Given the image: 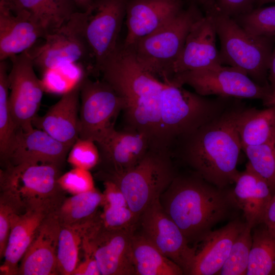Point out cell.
<instances>
[{
    "label": "cell",
    "mask_w": 275,
    "mask_h": 275,
    "mask_svg": "<svg viewBox=\"0 0 275 275\" xmlns=\"http://www.w3.org/2000/svg\"><path fill=\"white\" fill-rule=\"evenodd\" d=\"M115 89L125 101L123 130L145 135L149 149L172 155L178 143L201 122L202 108L194 93L139 65L124 70Z\"/></svg>",
    "instance_id": "1"
},
{
    "label": "cell",
    "mask_w": 275,
    "mask_h": 275,
    "mask_svg": "<svg viewBox=\"0 0 275 275\" xmlns=\"http://www.w3.org/2000/svg\"><path fill=\"white\" fill-rule=\"evenodd\" d=\"M240 99L233 98L220 114L180 141L172 153L176 163L221 188L234 183L240 173L237 123L245 107Z\"/></svg>",
    "instance_id": "2"
},
{
    "label": "cell",
    "mask_w": 275,
    "mask_h": 275,
    "mask_svg": "<svg viewBox=\"0 0 275 275\" xmlns=\"http://www.w3.org/2000/svg\"><path fill=\"white\" fill-rule=\"evenodd\" d=\"M166 214L196 246L217 224L240 217L233 188H221L187 169L178 170L159 197Z\"/></svg>",
    "instance_id": "3"
},
{
    "label": "cell",
    "mask_w": 275,
    "mask_h": 275,
    "mask_svg": "<svg viewBox=\"0 0 275 275\" xmlns=\"http://www.w3.org/2000/svg\"><path fill=\"white\" fill-rule=\"evenodd\" d=\"M213 19L221 43L222 65L238 68L258 85L270 87L268 75L274 37L255 36L223 13L215 1L203 5Z\"/></svg>",
    "instance_id": "4"
},
{
    "label": "cell",
    "mask_w": 275,
    "mask_h": 275,
    "mask_svg": "<svg viewBox=\"0 0 275 275\" xmlns=\"http://www.w3.org/2000/svg\"><path fill=\"white\" fill-rule=\"evenodd\" d=\"M178 171L169 154L149 149L133 168L121 174L98 172L101 180L116 183L129 207L139 218L144 210L168 187Z\"/></svg>",
    "instance_id": "5"
},
{
    "label": "cell",
    "mask_w": 275,
    "mask_h": 275,
    "mask_svg": "<svg viewBox=\"0 0 275 275\" xmlns=\"http://www.w3.org/2000/svg\"><path fill=\"white\" fill-rule=\"evenodd\" d=\"M201 16L194 6L183 9L165 25L126 49L146 70L162 80L170 79L190 28Z\"/></svg>",
    "instance_id": "6"
},
{
    "label": "cell",
    "mask_w": 275,
    "mask_h": 275,
    "mask_svg": "<svg viewBox=\"0 0 275 275\" xmlns=\"http://www.w3.org/2000/svg\"><path fill=\"white\" fill-rule=\"evenodd\" d=\"M60 166L47 163H24L2 167L1 189L15 194L25 208L45 207L55 211L66 197L58 180Z\"/></svg>",
    "instance_id": "7"
},
{
    "label": "cell",
    "mask_w": 275,
    "mask_h": 275,
    "mask_svg": "<svg viewBox=\"0 0 275 275\" xmlns=\"http://www.w3.org/2000/svg\"><path fill=\"white\" fill-rule=\"evenodd\" d=\"M86 12L77 11L60 28L45 35L28 51L34 66L42 72L80 63L90 73L92 61L85 37Z\"/></svg>",
    "instance_id": "8"
},
{
    "label": "cell",
    "mask_w": 275,
    "mask_h": 275,
    "mask_svg": "<svg viewBox=\"0 0 275 275\" xmlns=\"http://www.w3.org/2000/svg\"><path fill=\"white\" fill-rule=\"evenodd\" d=\"M87 223L81 250L94 256L101 275H135L132 238L138 226L108 228L98 211Z\"/></svg>",
    "instance_id": "9"
},
{
    "label": "cell",
    "mask_w": 275,
    "mask_h": 275,
    "mask_svg": "<svg viewBox=\"0 0 275 275\" xmlns=\"http://www.w3.org/2000/svg\"><path fill=\"white\" fill-rule=\"evenodd\" d=\"M79 138L100 142L115 128L125 101L104 80L91 79L86 74L80 82Z\"/></svg>",
    "instance_id": "10"
},
{
    "label": "cell",
    "mask_w": 275,
    "mask_h": 275,
    "mask_svg": "<svg viewBox=\"0 0 275 275\" xmlns=\"http://www.w3.org/2000/svg\"><path fill=\"white\" fill-rule=\"evenodd\" d=\"M171 79L191 87L196 93L205 97L215 95L263 102L271 93V88L258 85L242 70L223 65L177 73Z\"/></svg>",
    "instance_id": "11"
},
{
    "label": "cell",
    "mask_w": 275,
    "mask_h": 275,
    "mask_svg": "<svg viewBox=\"0 0 275 275\" xmlns=\"http://www.w3.org/2000/svg\"><path fill=\"white\" fill-rule=\"evenodd\" d=\"M127 0H94L86 11L85 33L92 67L90 73L98 75L102 66L115 51Z\"/></svg>",
    "instance_id": "12"
},
{
    "label": "cell",
    "mask_w": 275,
    "mask_h": 275,
    "mask_svg": "<svg viewBox=\"0 0 275 275\" xmlns=\"http://www.w3.org/2000/svg\"><path fill=\"white\" fill-rule=\"evenodd\" d=\"M9 72V104L16 128L29 131L38 115L43 93L42 80L34 71V65L28 51L10 59Z\"/></svg>",
    "instance_id": "13"
},
{
    "label": "cell",
    "mask_w": 275,
    "mask_h": 275,
    "mask_svg": "<svg viewBox=\"0 0 275 275\" xmlns=\"http://www.w3.org/2000/svg\"><path fill=\"white\" fill-rule=\"evenodd\" d=\"M138 228L140 229L138 232L179 266L184 274L189 275L196 249L190 246L180 229L164 212L159 198L141 214Z\"/></svg>",
    "instance_id": "14"
},
{
    "label": "cell",
    "mask_w": 275,
    "mask_h": 275,
    "mask_svg": "<svg viewBox=\"0 0 275 275\" xmlns=\"http://www.w3.org/2000/svg\"><path fill=\"white\" fill-rule=\"evenodd\" d=\"M70 149L41 129H17L1 161L3 167L24 163H53L62 167Z\"/></svg>",
    "instance_id": "15"
},
{
    "label": "cell",
    "mask_w": 275,
    "mask_h": 275,
    "mask_svg": "<svg viewBox=\"0 0 275 275\" xmlns=\"http://www.w3.org/2000/svg\"><path fill=\"white\" fill-rule=\"evenodd\" d=\"M46 33L12 0H0V61L28 51Z\"/></svg>",
    "instance_id": "16"
},
{
    "label": "cell",
    "mask_w": 275,
    "mask_h": 275,
    "mask_svg": "<svg viewBox=\"0 0 275 275\" xmlns=\"http://www.w3.org/2000/svg\"><path fill=\"white\" fill-rule=\"evenodd\" d=\"M216 36L212 16L205 11V14L190 28L183 49L174 64L173 76L185 71L222 65L216 44Z\"/></svg>",
    "instance_id": "17"
},
{
    "label": "cell",
    "mask_w": 275,
    "mask_h": 275,
    "mask_svg": "<svg viewBox=\"0 0 275 275\" xmlns=\"http://www.w3.org/2000/svg\"><path fill=\"white\" fill-rule=\"evenodd\" d=\"M182 7V0H127V32L122 46L128 48L157 30L176 16Z\"/></svg>",
    "instance_id": "18"
},
{
    "label": "cell",
    "mask_w": 275,
    "mask_h": 275,
    "mask_svg": "<svg viewBox=\"0 0 275 275\" xmlns=\"http://www.w3.org/2000/svg\"><path fill=\"white\" fill-rule=\"evenodd\" d=\"M96 145L101 166L98 172L107 174H121L131 170L149 149L148 140L143 134L116 129Z\"/></svg>",
    "instance_id": "19"
},
{
    "label": "cell",
    "mask_w": 275,
    "mask_h": 275,
    "mask_svg": "<svg viewBox=\"0 0 275 275\" xmlns=\"http://www.w3.org/2000/svg\"><path fill=\"white\" fill-rule=\"evenodd\" d=\"M60 223L54 213L44 220L19 264L17 275L60 274L58 246Z\"/></svg>",
    "instance_id": "20"
},
{
    "label": "cell",
    "mask_w": 275,
    "mask_h": 275,
    "mask_svg": "<svg viewBox=\"0 0 275 275\" xmlns=\"http://www.w3.org/2000/svg\"><path fill=\"white\" fill-rule=\"evenodd\" d=\"M80 80L64 93L43 116L37 115L33 121L34 127L70 148L79 138Z\"/></svg>",
    "instance_id": "21"
},
{
    "label": "cell",
    "mask_w": 275,
    "mask_h": 275,
    "mask_svg": "<svg viewBox=\"0 0 275 275\" xmlns=\"http://www.w3.org/2000/svg\"><path fill=\"white\" fill-rule=\"evenodd\" d=\"M245 225V222L239 217L208 233L199 243L200 248L196 249L189 275L218 274L236 238Z\"/></svg>",
    "instance_id": "22"
},
{
    "label": "cell",
    "mask_w": 275,
    "mask_h": 275,
    "mask_svg": "<svg viewBox=\"0 0 275 275\" xmlns=\"http://www.w3.org/2000/svg\"><path fill=\"white\" fill-rule=\"evenodd\" d=\"M54 210L45 207H28L12 222L4 262L2 275H17L20 261L45 218Z\"/></svg>",
    "instance_id": "23"
},
{
    "label": "cell",
    "mask_w": 275,
    "mask_h": 275,
    "mask_svg": "<svg viewBox=\"0 0 275 275\" xmlns=\"http://www.w3.org/2000/svg\"><path fill=\"white\" fill-rule=\"evenodd\" d=\"M234 183V196L244 221L252 229L263 223L272 196L267 182L248 162L245 170L240 172Z\"/></svg>",
    "instance_id": "24"
},
{
    "label": "cell",
    "mask_w": 275,
    "mask_h": 275,
    "mask_svg": "<svg viewBox=\"0 0 275 275\" xmlns=\"http://www.w3.org/2000/svg\"><path fill=\"white\" fill-rule=\"evenodd\" d=\"M237 130L242 148L274 141L275 106L245 107L239 115Z\"/></svg>",
    "instance_id": "25"
},
{
    "label": "cell",
    "mask_w": 275,
    "mask_h": 275,
    "mask_svg": "<svg viewBox=\"0 0 275 275\" xmlns=\"http://www.w3.org/2000/svg\"><path fill=\"white\" fill-rule=\"evenodd\" d=\"M135 275H182L181 267L164 255L136 230L132 238Z\"/></svg>",
    "instance_id": "26"
},
{
    "label": "cell",
    "mask_w": 275,
    "mask_h": 275,
    "mask_svg": "<svg viewBox=\"0 0 275 275\" xmlns=\"http://www.w3.org/2000/svg\"><path fill=\"white\" fill-rule=\"evenodd\" d=\"M28 11L33 20L47 34L67 22L79 11L72 0H12Z\"/></svg>",
    "instance_id": "27"
},
{
    "label": "cell",
    "mask_w": 275,
    "mask_h": 275,
    "mask_svg": "<svg viewBox=\"0 0 275 275\" xmlns=\"http://www.w3.org/2000/svg\"><path fill=\"white\" fill-rule=\"evenodd\" d=\"M103 193L96 188L93 190L66 197L54 213L61 225L77 226L86 223L103 205Z\"/></svg>",
    "instance_id": "28"
},
{
    "label": "cell",
    "mask_w": 275,
    "mask_h": 275,
    "mask_svg": "<svg viewBox=\"0 0 275 275\" xmlns=\"http://www.w3.org/2000/svg\"><path fill=\"white\" fill-rule=\"evenodd\" d=\"M246 275H275V236L263 223L252 229Z\"/></svg>",
    "instance_id": "29"
},
{
    "label": "cell",
    "mask_w": 275,
    "mask_h": 275,
    "mask_svg": "<svg viewBox=\"0 0 275 275\" xmlns=\"http://www.w3.org/2000/svg\"><path fill=\"white\" fill-rule=\"evenodd\" d=\"M86 223L77 226L61 225L57 253L60 274L72 275L78 264Z\"/></svg>",
    "instance_id": "30"
},
{
    "label": "cell",
    "mask_w": 275,
    "mask_h": 275,
    "mask_svg": "<svg viewBox=\"0 0 275 275\" xmlns=\"http://www.w3.org/2000/svg\"><path fill=\"white\" fill-rule=\"evenodd\" d=\"M249 163L268 183L271 193L275 191V141L242 148Z\"/></svg>",
    "instance_id": "31"
},
{
    "label": "cell",
    "mask_w": 275,
    "mask_h": 275,
    "mask_svg": "<svg viewBox=\"0 0 275 275\" xmlns=\"http://www.w3.org/2000/svg\"><path fill=\"white\" fill-rule=\"evenodd\" d=\"M252 230V227L246 223L236 238L218 274H246L253 243Z\"/></svg>",
    "instance_id": "32"
},
{
    "label": "cell",
    "mask_w": 275,
    "mask_h": 275,
    "mask_svg": "<svg viewBox=\"0 0 275 275\" xmlns=\"http://www.w3.org/2000/svg\"><path fill=\"white\" fill-rule=\"evenodd\" d=\"M8 75L6 60L0 61V157L6 152L16 130L10 107Z\"/></svg>",
    "instance_id": "33"
},
{
    "label": "cell",
    "mask_w": 275,
    "mask_h": 275,
    "mask_svg": "<svg viewBox=\"0 0 275 275\" xmlns=\"http://www.w3.org/2000/svg\"><path fill=\"white\" fill-rule=\"evenodd\" d=\"M233 18L245 31L255 36L275 37V5L254 9Z\"/></svg>",
    "instance_id": "34"
},
{
    "label": "cell",
    "mask_w": 275,
    "mask_h": 275,
    "mask_svg": "<svg viewBox=\"0 0 275 275\" xmlns=\"http://www.w3.org/2000/svg\"><path fill=\"white\" fill-rule=\"evenodd\" d=\"M26 209L13 192L1 189L0 194V258H4L12 222Z\"/></svg>",
    "instance_id": "35"
},
{
    "label": "cell",
    "mask_w": 275,
    "mask_h": 275,
    "mask_svg": "<svg viewBox=\"0 0 275 275\" xmlns=\"http://www.w3.org/2000/svg\"><path fill=\"white\" fill-rule=\"evenodd\" d=\"M67 161L73 168L90 171L96 167L100 161L96 144L92 140L78 138L69 151Z\"/></svg>",
    "instance_id": "36"
},
{
    "label": "cell",
    "mask_w": 275,
    "mask_h": 275,
    "mask_svg": "<svg viewBox=\"0 0 275 275\" xmlns=\"http://www.w3.org/2000/svg\"><path fill=\"white\" fill-rule=\"evenodd\" d=\"M58 182L65 193L72 195L88 192L96 188L90 171L77 168H73L61 174Z\"/></svg>",
    "instance_id": "37"
},
{
    "label": "cell",
    "mask_w": 275,
    "mask_h": 275,
    "mask_svg": "<svg viewBox=\"0 0 275 275\" xmlns=\"http://www.w3.org/2000/svg\"><path fill=\"white\" fill-rule=\"evenodd\" d=\"M103 206L100 218L105 227L109 229H125L138 226L139 218L128 206Z\"/></svg>",
    "instance_id": "38"
},
{
    "label": "cell",
    "mask_w": 275,
    "mask_h": 275,
    "mask_svg": "<svg viewBox=\"0 0 275 275\" xmlns=\"http://www.w3.org/2000/svg\"><path fill=\"white\" fill-rule=\"evenodd\" d=\"M215 2L223 13L235 18L253 10L256 0H216Z\"/></svg>",
    "instance_id": "39"
},
{
    "label": "cell",
    "mask_w": 275,
    "mask_h": 275,
    "mask_svg": "<svg viewBox=\"0 0 275 275\" xmlns=\"http://www.w3.org/2000/svg\"><path fill=\"white\" fill-rule=\"evenodd\" d=\"M103 205L117 206H128L126 199L118 186L112 181H103ZM129 207V206H128Z\"/></svg>",
    "instance_id": "40"
},
{
    "label": "cell",
    "mask_w": 275,
    "mask_h": 275,
    "mask_svg": "<svg viewBox=\"0 0 275 275\" xmlns=\"http://www.w3.org/2000/svg\"><path fill=\"white\" fill-rule=\"evenodd\" d=\"M84 258L78 263L72 275H101L97 263L94 256L84 253Z\"/></svg>",
    "instance_id": "41"
},
{
    "label": "cell",
    "mask_w": 275,
    "mask_h": 275,
    "mask_svg": "<svg viewBox=\"0 0 275 275\" xmlns=\"http://www.w3.org/2000/svg\"><path fill=\"white\" fill-rule=\"evenodd\" d=\"M263 224L268 231L275 236V191L268 205Z\"/></svg>",
    "instance_id": "42"
},
{
    "label": "cell",
    "mask_w": 275,
    "mask_h": 275,
    "mask_svg": "<svg viewBox=\"0 0 275 275\" xmlns=\"http://www.w3.org/2000/svg\"><path fill=\"white\" fill-rule=\"evenodd\" d=\"M268 80L270 82L271 91L275 89V47L272 51L270 60Z\"/></svg>",
    "instance_id": "43"
},
{
    "label": "cell",
    "mask_w": 275,
    "mask_h": 275,
    "mask_svg": "<svg viewBox=\"0 0 275 275\" xmlns=\"http://www.w3.org/2000/svg\"><path fill=\"white\" fill-rule=\"evenodd\" d=\"M79 11H87L93 4L94 0H72Z\"/></svg>",
    "instance_id": "44"
},
{
    "label": "cell",
    "mask_w": 275,
    "mask_h": 275,
    "mask_svg": "<svg viewBox=\"0 0 275 275\" xmlns=\"http://www.w3.org/2000/svg\"><path fill=\"white\" fill-rule=\"evenodd\" d=\"M263 103L267 107L275 106V89L271 91L270 96Z\"/></svg>",
    "instance_id": "45"
},
{
    "label": "cell",
    "mask_w": 275,
    "mask_h": 275,
    "mask_svg": "<svg viewBox=\"0 0 275 275\" xmlns=\"http://www.w3.org/2000/svg\"><path fill=\"white\" fill-rule=\"evenodd\" d=\"M256 2L259 6H261L267 3L275 2V0H256Z\"/></svg>",
    "instance_id": "46"
},
{
    "label": "cell",
    "mask_w": 275,
    "mask_h": 275,
    "mask_svg": "<svg viewBox=\"0 0 275 275\" xmlns=\"http://www.w3.org/2000/svg\"><path fill=\"white\" fill-rule=\"evenodd\" d=\"M195 2L201 4L203 5H204L206 3L211 2V1H216V0H192Z\"/></svg>",
    "instance_id": "47"
}]
</instances>
